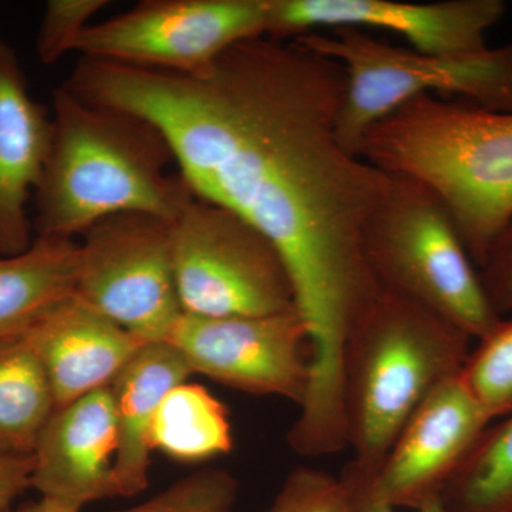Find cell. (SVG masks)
Instances as JSON below:
<instances>
[{"label":"cell","mask_w":512,"mask_h":512,"mask_svg":"<svg viewBox=\"0 0 512 512\" xmlns=\"http://www.w3.org/2000/svg\"><path fill=\"white\" fill-rule=\"evenodd\" d=\"M64 86L150 121L195 197L271 239L311 333L306 403L340 412L346 340L382 291L363 228L392 181L340 141L343 67L299 40L259 36L197 74L82 57Z\"/></svg>","instance_id":"cell-1"},{"label":"cell","mask_w":512,"mask_h":512,"mask_svg":"<svg viewBox=\"0 0 512 512\" xmlns=\"http://www.w3.org/2000/svg\"><path fill=\"white\" fill-rule=\"evenodd\" d=\"M53 138L35 190V237L74 239L97 222L144 212L174 222L195 200L160 130L136 114L53 92Z\"/></svg>","instance_id":"cell-2"},{"label":"cell","mask_w":512,"mask_h":512,"mask_svg":"<svg viewBox=\"0 0 512 512\" xmlns=\"http://www.w3.org/2000/svg\"><path fill=\"white\" fill-rule=\"evenodd\" d=\"M357 156L429 188L477 268L512 220V111L423 94L367 128Z\"/></svg>","instance_id":"cell-3"},{"label":"cell","mask_w":512,"mask_h":512,"mask_svg":"<svg viewBox=\"0 0 512 512\" xmlns=\"http://www.w3.org/2000/svg\"><path fill=\"white\" fill-rule=\"evenodd\" d=\"M470 336L419 303L380 291L350 329L343 355L348 446L377 473L414 410L458 375Z\"/></svg>","instance_id":"cell-4"},{"label":"cell","mask_w":512,"mask_h":512,"mask_svg":"<svg viewBox=\"0 0 512 512\" xmlns=\"http://www.w3.org/2000/svg\"><path fill=\"white\" fill-rule=\"evenodd\" d=\"M362 248L380 288L436 312L471 339L503 319L450 214L423 184L392 175L367 218Z\"/></svg>","instance_id":"cell-5"},{"label":"cell","mask_w":512,"mask_h":512,"mask_svg":"<svg viewBox=\"0 0 512 512\" xmlns=\"http://www.w3.org/2000/svg\"><path fill=\"white\" fill-rule=\"evenodd\" d=\"M295 39L345 70L338 130L343 146L355 154L367 128L423 94L512 111V42L470 55L440 56L390 45L357 28Z\"/></svg>","instance_id":"cell-6"},{"label":"cell","mask_w":512,"mask_h":512,"mask_svg":"<svg viewBox=\"0 0 512 512\" xmlns=\"http://www.w3.org/2000/svg\"><path fill=\"white\" fill-rule=\"evenodd\" d=\"M171 249L187 315L266 316L298 309L281 252L227 208L195 198L173 222Z\"/></svg>","instance_id":"cell-7"},{"label":"cell","mask_w":512,"mask_h":512,"mask_svg":"<svg viewBox=\"0 0 512 512\" xmlns=\"http://www.w3.org/2000/svg\"><path fill=\"white\" fill-rule=\"evenodd\" d=\"M173 222L124 212L77 244L76 295L146 343L167 342L183 315L175 285Z\"/></svg>","instance_id":"cell-8"},{"label":"cell","mask_w":512,"mask_h":512,"mask_svg":"<svg viewBox=\"0 0 512 512\" xmlns=\"http://www.w3.org/2000/svg\"><path fill=\"white\" fill-rule=\"evenodd\" d=\"M265 29L266 0H143L87 26L74 52L103 62L197 74L229 47L265 36Z\"/></svg>","instance_id":"cell-9"},{"label":"cell","mask_w":512,"mask_h":512,"mask_svg":"<svg viewBox=\"0 0 512 512\" xmlns=\"http://www.w3.org/2000/svg\"><path fill=\"white\" fill-rule=\"evenodd\" d=\"M167 342L192 375L302 406L311 383V333L298 309L266 316L183 313Z\"/></svg>","instance_id":"cell-10"},{"label":"cell","mask_w":512,"mask_h":512,"mask_svg":"<svg viewBox=\"0 0 512 512\" xmlns=\"http://www.w3.org/2000/svg\"><path fill=\"white\" fill-rule=\"evenodd\" d=\"M504 0H266L265 36L299 37L319 29H380L402 36L410 49L461 56L487 49V35L504 19Z\"/></svg>","instance_id":"cell-11"},{"label":"cell","mask_w":512,"mask_h":512,"mask_svg":"<svg viewBox=\"0 0 512 512\" xmlns=\"http://www.w3.org/2000/svg\"><path fill=\"white\" fill-rule=\"evenodd\" d=\"M491 419L461 380H444L404 424L372 480L380 503L416 511L439 503Z\"/></svg>","instance_id":"cell-12"},{"label":"cell","mask_w":512,"mask_h":512,"mask_svg":"<svg viewBox=\"0 0 512 512\" xmlns=\"http://www.w3.org/2000/svg\"><path fill=\"white\" fill-rule=\"evenodd\" d=\"M119 436L110 387L57 407L33 453L32 488L79 507L117 497Z\"/></svg>","instance_id":"cell-13"},{"label":"cell","mask_w":512,"mask_h":512,"mask_svg":"<svg viewBox=\"0 0 512 512\" xmlns=\"http://www.w3.org/2000/svg\"><path fill=\"white\" fill-rule=\"evenodd\" d=\"M52 114L29 92L18 52L0 39V256L32 245L28 202L52 148Z\"/></svg>","instance_id":"cell-14"},{"label":"cell","mask_w":512,"mask_h":512,"mask_svg":"<svg viewBox=\"0 0 512 512\" xmlns=\"http://www.w3.org/2000/svg\"><path fill=\"white\" fill-rule=\"evenodd\" d=\"M23 338L49 377L57 407L110 387L147 345L76 293L43 316Z\"/></svg>","instance_id":"cell-15"},{"label":"cell","mask_w":512,"mask_h":512,"mask_svg":"<svg viewBox=\"0 0 512 512\" xmlns=\"http://www.w3.org/2000/svg\"><path fill=\"white\" fill-rule=\"evenodd\" d=\"M190 367L168 342L147 343L110 384L116 410L114 481L117 497H134L150 484L151 430L161 403L178 384L188 382Z\"/></svg>","instance_id":"cell-16"},{"label":"cell","mask_w":512,"mask_h":512,"mask_svg":"<svg viewBox=\"0 0 512 512\" xmlns=\"http://www.w3.org/2000/svg\"><path fill=\"white\" fill-rule=\"evenodd\" d=\"M77 242L35 237L29 249L0 256V339L25 335L76 293Z\"/></svg>","instance_id":"cell-17"},{"label":"cell","mask_w":512,"mask_h":512,"mask_svg":"<svg viewBox=\"0 0 512 512\" xmlns=\"http://www.w3.org/2000/svg\"><path fill=\"white\" fill-rule=\"evenodd\" d=\"M56 409L52 384L28 340L0 339V457H32Z\"/></svg>","instance_id":"cell-18"},{"label":"cell","mask_w":512,"mask_h":512,"mask_svg":"<svg viewBox=\"0 0 512 512\" xmlns=\"http://www.w3.org/2000/svg\"><path fill=\"white\" fill-rule=\"evenodd\" d=\"M227 407L200 384H178L165 396L151 430V448L180 463H201L232 450Z\"/></svg>","instance_id":"cell-19"},{"label":"cell","mask_w":512,"mask_h":512,"mask_svg":"<svg viewBox=\"0 0 512 512\" xmlns=\"http://www.w3.org/2000/svg\"><path fill=\"white\" fill-rule=\"evenodd\" d=\"M440 503L444 512H512V413L485 429Z\"/></svg>","instance_id":"cell-20"},{"label":"cell","mask_w":512,"mask_h":512,"mask_svg":"<svg viewBox=\"0 0 512 512\" xmlns=\"http://www.w3.org/2000/svg\"><path fill=\"white\" fill-rule=\"evenodd\" d=\"M460 377L491 419L512 413V318L480 339Z\"/></svg>","instance_id":"cell-21"},{"label":"cell","mask_w":512,"mask_h":512,"mask_svg":"<svg viewBox=\"0 0 512 512\" xmlns=\"http://www.w3.org/2000/svg\"><path fill=\"white\" fill-rule=\"evenodd\" d=\"M237 498V478L220 468H202L119 512H232Z\"/></svg>","instance_id":"cell-22"},{"label":"cell","mask_w":512,"mask_h":512,"mask_svg":"<svg viewBox=\"0 0 512 512\" xmlns=\"http://www.w3.org/2000/svg\"><path fill=\"white\" fill-rule=\"evenodd\" d=\"M265 512H355V503L342 474L335 477L318 468L298 467Z\"/></svg>","instance_id":"cell-23"},{"label":"cell","mask_w":512,"mask_h":512,"mask_svg":"<svg viewBox=\"0 0 512 512\" xmlns=\"http://www.w3.org/2000/svg\"><path fill=\"white\" fill-rule=\"evenodd\" d=\"M107 5V0H49L36 36L40 62L50 66L74 52L90 19Z\"/></svg>","instance_id":"cell-24"},{"label":"cell","mask_w":512,"mask_h":512,"mask_svg":"<svg viewBox=\"0 0 512 512\" xmlns=\"http://www.w3.org/2000/svg\"><path fill=\"white\" fill-rule=\"evenodd\" d=\"M488 301L498 315L512 312V220L478 268Z\"/></svg>","instance_id":"cell-25"},{"label":"cell","mask_w":512,"mask_h":512,"mask_svg":"<svg viewBox=\"0 0 512 512\" xmlns=\"http://www.w3.org/2000/svg\"><path fill=\"white\" fill-rule=\"evenodd\" d=\"M375 474L357 464L355 460L350 461L348 466L343 468L342 476L352 488L355 512H399L390 505L380 503L372 494V480ZM413 512H444V510L439 501Z\"/></svg>","instance_id":"cell-26"},{"label":"cell","mask_w":512,"mask_h":512,"mask_svg":"<svg viewBox=\"0 0 512 512\" xmlns=\"http://www.w3.org/2000/svg\"><path fill=\"white\" fill-rule=\"evenodd\" d=\"M33 457H0V512L32 488Z\"/></svg>","instance_id":"cell-27"},{"label":"cell","mask_w":512,"mask_h":512,"mask_svg":"<svg viewBox=\"0 0 512 512\" xmlns=\"http://www.w3.org/2000/svg\"><path fill=\"white\" fill-rule=\"evenodd\" d=\"M83 507L76 504L66 503L57 498L40 497L37 501L10 507L3 512H82Z\"/></svg>","instance_id":"cell-28"}]
</instances>
